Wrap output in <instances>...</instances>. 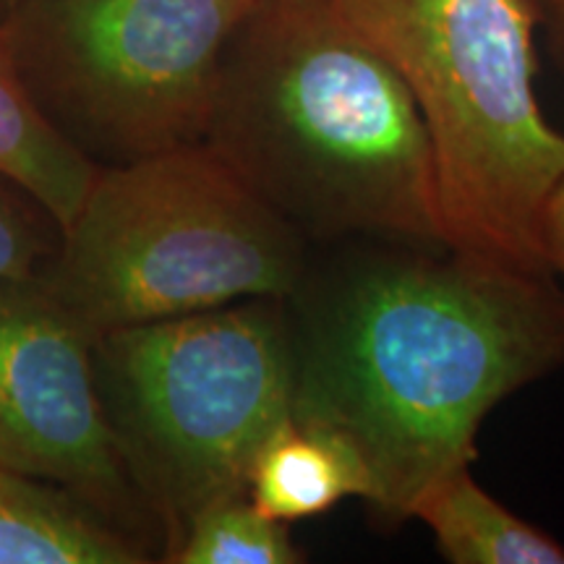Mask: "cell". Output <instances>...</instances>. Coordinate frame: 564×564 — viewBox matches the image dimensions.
I'll use <instances>...</instances> for the list:
<instances>
[{"label":"cell","mask_w":564,"mask_h":564,"mask_svg":"<svg viewBox=\"0 0 564 564\" xmlns=\"http://www.w3.org/2000/svg\"><path fill=\"white\" fill-rule=\"evenodd\" d=\"M0 175L40 204L58 230L74 220L97 167L42 121L0 34Z\"/></svg>","instance_id":"cell-11"},{"label":"cell","mask_w":564,"mask_h":564,"mask_svg":"<svg viewBox=\"0 0 564 564\" xmlns=\"http://www.w3.org/2000/svg\"><path fill=\"white\" fill-rule=\"evenodd\" d=\"M141 544L61 486L0 468V564H144Z\"/></svg>","instance_id":"cell-8"},{"label":"cell","mask_w":564,"mask_h":564,"mask_svg":"<svg viewBox=\"0 0 564 564\" xmlns=\"http://www.w3.org/2000/svg\"><path fill=\"white\" fill-rule=\"evenodd\" d=\"M413 520L432 531L440 554L453 564H564V544L497 502L470 465L423 494Z\"/></svg>","instance_id":"cell-10"},{"label":"cell","mask_w":564,"mask_h":564,"mask_svg":"<svg viewBox=\"0 0 564 564\" xmlns=\"http://www.w3.org/2000/svg\"><path fill=\"white\" fill-rule=\"evenodd\" d=\"M335 6L415 100L434 154L447 249L552 272L544 215L564 178V133L546 121L535 95V0Z\"/></svg>","instance_id":"cell-3"},{"label":"cell","mask_w":564,"mask_h":564,"mask_svg":"<svg viewBox=\"0 0 564 564\" xmlns=\"http://www.w3.org/2000/svg\"><path fill=\"white\" fill-rule=\"evenodd\" d=\"M246 494L259 510L291 525L327 514L345 499H366L369 481L340 440L288 419L259 447Z\"/></svg>","instance_id":"cell-9"},{"label":"cell","mask_w":564,"mask_h":564,"mask_svg":"<svg viewBox=\"0 0 564 564\" xmlns=\"http://www.w3.org/2000/svg\"><path fill=\"white\" fill-rule=\"evenodd\" d=\"M314 249L207 147L102 167L40 278L87 333L291 299Z\"/></svg>","instance_id":"cell-4"},{"label":"cell","mask_w":564,"mask_h":564,"mask_svg":"<svg viewBox=\"0 0 564 564\" xmlns=\"http://www.w3.org/2000/svg\"><path fill=\"white\" fill-rule=\"evenodd\" d=\"M47 228L58 225L30 194L0 175V282L40 274L58 246L47 241Z\"/></svg>","instance_id":"cell-13"},{"label":"cell","mask_w":564,"mask_h":564,"mask_svg":"<svg viewBox=\"0 0 564 564\" xmlns=\"http://www.w3.org/2000/svg\"><path fill=\"white\" fill-rule=\"evenodd\" d=\"M19 3H21V0H0V21L9 17V13L17 9Z\"/></svg>","instance_id":"cell-16"},{"label":"cell","mask_w":564,"mask_h":564,"mask_svg":"<svg viewBox=\"0 0 564 564\" xmlns=\"http://www.w3.org/2000/svg\"><path fill=\"white\" fill-rule=\"evenodd\" d=\"M91 348L40 274L0 282V468L61 486L150 546L160 525L118 457Z\"/></svg>","instance_id":"cell-7"},{"label":"cell","mask_w":564,"mask_h":564,"mask_svg":"<svg viewBox=\"0 0 564 564\" xmlns=\"http://www.w3.org/2000/svg\"><path fill=\"white\" fill-rule=\"evenodd\" d=\"M257 0H21L0 34L51 129L97 171L199 144Z\"/></svg>","instance_id":"cell-6"},{"label":"cell","mask_w":564,"mask_h":564,"mask_svg":"<svg viewBox=\"0 0 564 564\" xmlns=\"http://www.w3.org/2000/svg\"><path fill=\"white\" fill-rule=\"evenodd\" d=\"M541 13V26H546L549 45L556 61L564 66V0H535Z\"/></svg>","instance_id":"cell-15"},{"label":"cell","mask_w":564,"mask_h":564,"mask_svg":"<svg viewBox=\"0 0 564 564\" xmlns=\"http://www.w3.org/2000/svg\"><path fill=\"white\" fill-rule=\"evenodd\" d=\"M544 249L546 262L556 278L564 280V178L549 196L544 215Z\"/></svg>","instance_id":"cell-14"},{"label":"cell","mask_w":564,"mask_h":564,"mask_svg":"<svg viewBox=\"0 0 564 564\" xmlns=\"http://www.w3.org/2000/svg\"><path fill=\"white\" fill-rule=\"evenodd\" d=\"M288 303L291 415L361 463L379 525L476 457L486 415L564 366V288L455 249L327 246Z\"/></svg>","instance_id":"cell-1"},{"label":"cell","mask_w":564,"mask_h":564,"mask_svg":"<svg viewBox=\"0 0 564 564\" xmlns=\"http://www.w3.org/2000/svg\"><path fill=\"white\" fill-rule=\"evenodd\" d=\"M118 457L165 549L202 507L246 494L259 447L291 415L285 299L112 329L91 348Z\"/></svg>","instance_id":"cell-5"},{"label":"cell","mask_w":564,"mask_h":564,"mask_svg":"<svg viewBox=\"0 0 564 564\" xmlns=\"http://www.w3.org/2000/svg\"><path fill=\"white\" fill-rule=\"evenodd\" d=\"M202 144L312 249H447L411 91L335 0H257L220 61Z\"/></svg>","instance_id":"cell-2"},{"label":"cell","mask_w":564,"mask_h":564,"mask_svg":"<svg viewBox=\"0 0 564 564\" xmlns=\"http://www.w3.org/2000/svg\"><path fill=\"white\" fill-rule=\"evenodd\" d=\"M162 562L173 564H301L291 525L251 502L249 494L215 499L183 525Z\"/></svg>","instance_id":"cell-12"}]
</instances>
